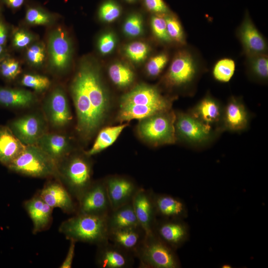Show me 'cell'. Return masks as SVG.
<instances>
[{
	"instance_id": "10",
	"label": "cell",
	"mask_w": 268,
	"mask_h": 268,
	"mask_svg": "<svg viewBox=\"0 0 268 268\" xmlns=\"http://www.w3.org/2000/svg\"><path fill=\"white\" fill-rule=\"evenodd\" d=\"M76 201V213L107 216L112 210L104 179L93 181Z\"/></svg>"
},
{
	"instance_id": "20",
	"label": "cell",
	"mask_w": 268,
	"mask_h": 268,
	"mask_svg": "<svg viewBox=\"0 0 268 268\" xmlns=\"http://www.w3.org/2000/svg\"><path fill=\"white\" fill-rule=\"evenodd\" d=\"M14 134L25 145H35L44 134L41 119L35 115H27L10 123L9 127Z\"/></svg>"
},
{
	"instance_id": "30",
	"label": "cell",
	"mask_w": 268,
	"mask_h": 268,
	"mask_svg": "<svg viewBox=\"0 0 268 268\" xmlns=\"http://www.w3.org/2000/svg\"><path fill=\"white\" fill-rule=\"evenodd\" d=\"M126 126V124H123L102 129L98 134L93 145L85 153V155L90 157L111 145Z\"/></svg>"
},
{
	"instance_id": "17",
	"label": "cell",
	"mask_w": 268,
	"mask_h": 268,
	"mask_svg": "<svg viewBox=\"0 0 268 268\" xmlns=\"http://www.w3.org/2000/svg\"><path fill=\"white\" fill-rule=\"evenodd\" d=\"M223 107L218 100L207 93L188 112L205 126L221 134Z\"/></svg>"
},
{
	"instance_id": "5",
	"label": "cell",
	"mask_w": 268,
	"mask_h": 268,
	"mask_svg": "<svg viewBox=\"0 0 268 268\" xmlns=\"http://www.w3.org/2000/svg\"><path fill=\"white\" fill-rule=\"evenodd\" d=\"M88 157L86 155H68L57 164V179L76 201L93 182L92 166Z\"/></svg>"
},
{
	"instance_id": "14",
	"label": "cell",
	"mask_w": 268,
	"mask_h": 268,
	"mask_svg": "<svg viewBox=\"0 0 268 268\" xmlns=\"http://www.w3.org/2000/svg\"><path fill=\"white\" fill-rule=\"evenodd\" d=\"M134 256L109 241L97 246L95 264L101 268H130Z\"/></svg>"
},
{
	"instance_id": "13",
	"label": "cell",
	"mask_w": 268,
	"mask_h": 268,
	"mask_svg": "<svg viewBox=\"0 0 268 268\" xmlns=\"http://www.w3.org/2000/svg\"><path fill=\"white\" fill-rule=\"evenodd\" d=\"M250 115L242 98L232 96L224 106L220 129L222 132H240L249 126Z\"/></svg>"
},
{
	"instance_id": "49",
	"label": "cell",
	"mask_w": 268,
	"mask_h": 268,
	"mask_svg": "<svg viewBox=\"0 0 268 268\" xmlns=\"http://www.w3.org/2000/svg\"><path fill=\"white\" fill-rule=\"evenodd\" d=\"M5 46H0V61L5 56Z\"/></svg>"
},
{
	"instance_id": "7",
	"label": "cell",
	"mask_w": 268,
	"mask_h": 268,
	"mask_svg": "<svg viewBox=\"0 0 268 268\" xmlns=\"http://www.w3.org/2000/svg\"><path fill=\"white\" fill-rule=\"evenodd\" d=\"M134 257L139 260L141 268H178L181 266L175 250L153 232L145 234Z\"/></svg>"
},
{
	"instance_id": "38",
	"label": "cell",
	"mask_w": 268,
	"mask_h": 268,
	"mask_svg": "<svg viewBox=\"0 0 268 268\" xmlns=\"http://www.w3.org/2000/svg\"><path fill=\"white\" fill-rule=\"evenodd\" d=\"M21 83L23 85L37 91H43L50 85V81L46 76L31 74H24Z\"/></svg>"
},
{
	"instance_id": "51",
	"label": "cell",
	"mask_w": 268,
	"mask_h": 268,
	"mask_svg": "<svg viewBox=\"0 0 268 268\" xmlns=\"http://www.w3.org/2000/svg\"><path fill=\"white\" fill-rule=\"evenodd\" d=\"M126 0L128 1H130V2H131V1H134V0Z\"/></svg>"
},
{
	"instance_id": "34",
	"label": "cell",
	"mask_w": 268,
	"mask_h": 268,
	"mask_svg": "<svg viewBox=\"0 0 268 268\" xmlns=\"http://www.w3.org/2000/svg\"><path fill=\"white\" fill-rule=\"evenodd\" d=\"M151 27L154 36L165 43L172 42L167 31L165 14H155L151 17Z\"/></svg>"
},
{
	"instance_id": "27",
	"label": "cell",
	"mask_w": 268,
	"mask_h": 268,
	"mask_svg": "<svg viewBox=\"0 0 268 268\" xmlns=\"http://www.w3.org/2000/svg\"><path fill=\"white\" fill-rule=\"evenodd\" d=\"M108 230L140 227L134 213L132 201L114 209L106 216Z\"/></svg>"
},
{
	"instance_id": "47",
	"label": "cell",
	"mask_w": 268,
	"mask_h": 268,
	"mask_svg": "<svg viewBox=\"0 0 268 268\" xmlns=\"http://www.w3.org/2000/svg\"><path fill=\"white\" fill-rule=\"evenodd\" d=\"M7 36V27L3 21L0 19V46H5Z\"/></svg>"
},
{
	"instance_id": "22",
	"label": "cell",
	"mask_w": 268,
	"mask_h": 268,
	"mask_svg": "<svg viewBox=\"0 0 268 268\" xmlns=\"http://www.w3.org/2000/svg\"><path fill=\"white\" fill-rule=\"evenodd\" d=\"M24 207L32 222L33 234L49 228L52 221L53 208L43 200L38 193L25 201Z\"/></svg>"
},
{
	"instance_id": "23",
	"label": "cell",
	"mask_w": 268,
	"mask_h": 268,
	"mask_svg": "<svg viewBox=\"0 0 268 268\" xmlns=\"http://www.w3.org/2000/svg\"><path fill=\"white\" fill-rule=\"evenodd\" d=\"M35 145L57 165L69 154L68 140L66 136L62 134L44 133L40 136Z\"/></svg>"
},
{
	"instance_id": "16",
	"label": "cell",
	"mask_w": 268,
	"mask_h": 268,
	"mask_svg": "<svg viewBox=\"0 0 268 268\" xmlns=\"http://www.w3.org/2000/svg\"><path fill=\"white\" fill-rule=\"evenodd\" d=\"M38 193L53 209L59 208L67 214L76 213L77 203L75 200L58 180L49 181Z\"/></svg>"
},
{
	"instance_id": "25",
	"label": "cell",
	"mask_w": 268,
	"mask_h": 268,
	"mask_svg": "<svg viewBox=\"0 0 268 268\" xmlns=\"http://www.w3.org/2000/svg\"><path fill=\"white\" fill-rule=\"evenodd\" d=\"M154 201L157 216L164 219H182L187 216L186 206L178 198L154 193Z\"/></svg>"
},
{
	"instance_id": "45",
	"label": "cell",
	"mask_w": 268,
	"mask_h": 268,
	"mask_svg": "<svg viewBox=\"0 0 268 268\" xmlns=\"http://www.w3.org/2000/svg\"><path fill=\"white\" fill-rule=\"evenodd\" d=\"M32 41V37L28 33L19 30L16 32L12 39V43L17 48H23L27 47Z\"/></svg>"
},
{
	"instance_id": "3",
	"label": "cell",
	"mask_w": 268,
	"mask_h": 268,
	"mask_svg": "<svg viewBox=\"0 0 268 268\" xmlns=\"http://www.w3.org/2000/svg\"><path fill=\"white\" fill-rule=\"evenodd\" d=\"M183 47L173 57L164 82L167 87L181 89L191 96L195 93L199 79L205 68L196 50L186 45Z\"/></svg>"
},
{
	"instance_id": "21",
	"label": "cell",
	"mask_w": 268,
	"mask_h": 268,
	"mask_svg": "<svg viewBox=\"0 0 268 268\" xmlns=\"http://www.w3.org/2000/svg\"><path fill=\"white\" fill-rule=\"evenodd\" d=\"M48 51L50 63L54 68L62 70L68 66L71 47L68 37L62 29H57L50 35Z\"/></svg>"
},
{
	"instance_id": "39",
	"label": "cell",
	"mask_w": 268,
	"mask_h": 268,
	"mask_svg": "<svg viewBox=\"0 0 268 268\" xmlns=\"http://www.w3.org/2000/svg\"><path fill=\"white\" fill-rule=\"evenodd\" d=\"M121 14V8L117 3L111 0L102 4L99 8L100 18L106 22H112L117 19Z\"/></svg>"
},
{
	"instance_id": "37",
	"label": "cell",
	"mask_w": 268,
	"mask_h": 268,
	"mask_svg": "<svg viewBox=\"0 0 268 268\" xmlns=\"http://www.w3.org/2000/svg\"><path fill=\"white\" fill-rule=\"evenodd\" d=\"M168 61V55L165 52L152 57L146 65L147 73L152 77L158 76L165 67Z\"/></svg>"
},
{
	"instance_id": "50",
	"label": "cell",
	"mask_w": 268,
	"mask_h": 268,
	"mask_svg": "<svg viewBox=\"0 0 268 268\" xmlns=\"http://www.w3.org/2000/svg\"><path fill=\"white\" fill-rule=\"evenodd\" d=\"M222 267L223 268H231V266L230 265H225L222 266Z\"/></svg>"
},
{
	"instance_id": "19",
	"label": "cell",
	"mask_w": 268,
	"mask_h": 268,
	"mask_svg": "<svg viewBox=\"0 0 268 268\" xmlns=\"http://www.w3.org/2000/svg\"><path fill=\"white\" fill-rule=\"evenodd\" d=\"M45 108L47 119L54 127H64L71 119L67 98L61 88L53 90L48 98Z\"/></svg>"
},
{
	"instance_id": "9",
	"label": "cell",
	"mask_w": 268,
	"mask_h": 268,
	"mask_svg": "<svg viewBox=\"0 0 268 268\" xmlns=\"http://www.w3.org/2000/svg\"><path fill=\"white\" fill-rule=\"evenodd\" d=\"M175 119L176 114L170 109L141 120L139 134L154 145L173 144L177 141Z\"/></svg>"
},
{
	"instance_id": "6",
	"label": "cell",
	"mask_w": 268,
	"mask_h": 268,
	"mask_svg": "<svg viewBox=\"0 0 268 268\" xmlns=\"http://www.w3.org/2000/svg\"><path fill=\"white\" fill-rule=\"evenodd\" d=\"M6 167L17 173L34 178L58 176L57 164L36 145H26Z\"/></svg>"
},
{
	"instance_id": "11",
	"label": "cell",
	"mask_w": 268,
	"mask_h": 268,
	"mask_svg": "<svg viewBox=\"0 0 268 268\" xmlns=\"http://www.w3.org/2000/svg\"><path fill=\"white\" fill-rule=\"evenodd\" d=\"M236 34L245 56L268 54V42L256 27L247 11Z\"/></svg>"
},
{
	"instance_id": "24",
	"label": "cell",
	"mask_w": 268,
	"mask_h": 268,
	"mask_svg": "<svg viewBox=\"0 0 268 268\" xmlns=\"http://www.w3.org/2000/svg\"><path fill=\"white\" fill-rule=\"evenodd\" d=\"M145 235V233L141 227L118 229L109 231L108 240L134 256V254L143 240Z\"/></svg>"
},
{
	"instance_id": "40",
	"label": "cell",
	"mask_w": 268,
	"mask_h": 268,
	"mask_svg": "<svg viewBox=\"0 0 268 268\" xmlns=\"http://www.w3.org/2000/svg\"><path fill=\"white\" fill-rule=\"evenodd\" d=\"M124 33L131 37H136L140 35L143 31V22L140 16L133 14L125 21L123 26Z\"/></svg>"
},
{
	"instance_id": "44",
	"label": "cell",
	"mask_w": 268,
	"mask_h": 268,
	"mask_svg": "<svg viewBox=\"0 0 268 268\" xmlns=\"http://www.w3.org/2000/svg\"><path fill=\"white\" fill-rule=\"evenodd\" d=\"M144 2L147 9L155 14L170 13L168 7L163 0H144Z\"/></svg>"
},
{
	"instance_id": "32",
	"label": "cell",
	"mask_w": 268,
	"mask_h": 268,
	"mask_svg": "<svg viewBox=\"0 0 268 268\" xmlns=\"http://www.w3.org/2000/svg\"><path fill=\"white\" fill-rule=\"evenodd\" d=\"M235 67V62L233 59L229 58L219 59L213 67V77L218 81L228 82L234 74Z\"/></svg>"
},
{
	"instance_id": "4",
	"label": "cell",
	"mask_w": 268,
	"mask_h": 268,
	"mask_svg": "<svg viewBox=\"0 0 268 268\" xmlns=\"http://www.w3.org/2000/svg\"><path fill=\"white\" fill-rule=\"evenodd\" d=\"M106 216L75 213L61 223L59 231L69 241L97 246L109 241Z\"/></svg>"
},
{
	"instance_id": "26",
	"label": "cell",
	"mask_w": 268,
	"mask_h": 268,
	"mask_svg": "<svg viewBox=\"0 0 268 268\" xmlns=\"http://www.w3.org/2000/svg\"><path fill=\"white\" fill-rule=\"evenodd\" d=\"M9 127H0V163L7 166L24 149Z\"/></svg>"
},
{
	"instance_id": "48",
	"label": "cell",
	"mask_w": 268,
	"mask_h": 268,
	"mask_svg": "<svg viewBox=\"0 0 268 268\" xmlns=\"http://www.w3.org/2000/svg\"><path fill=\"white\" fill-rule=\"evenodd\" d=\"M3 1L8 6L15 9L20 7L23 4L24 0H3Z\"/></svg>"
},
{
	"instance_id": "35",
	"label": "cell",
	"mask_w": 268,
	"mask_h": 268,
	"mask_svg": "<svg viewBox=\"0 0 268 268\" xmlns=\"http://www.w3.org/2000/svg\"><path fill=\"white\" fill-rule=\"evenodd\" d=\"M149 51V46L145 43L139 41L130 43L125 48L126 56L135 62L143 61L148 54Z\"/></svg>"
},
{
	"instance_id": "15",
	"label": "cell",
	"mask_w": 268,
	"mask_h": 268,
	"mask_svg": "<svg viewBox=\"0 0 268 268\" xmlns=\"http://www.w3.org/2000/svg\"><path fill=\"white\" fill-rule=\"evenodd\" d=\"M153 232L175 251L187 241L189 237L188 227L182 219H157Z\"/></svg>"
},
{
	"instance_id": "33",
	"label": "cell",
	"mask_w": 268,
	"mask_h": 268,
	"mask_svg": "<svg viewBox=\"0 0 268 268\" xmlns=\"http://www.w3.org/2000/svg\"><path fill=\"white\" fill-rule=\"evenodd\" d=\"M168 34L172 42L181 46L186 45V37L178 18L174 14L168 13L165 14Z\"/></svg>"
},
{
	"instance_id": "43",
	"label": "cell",
	"mask_w": 268,
	"mask_h": 268,
	"mask_svg": "<svg viewBox=\"0 0 268 268\" xmlns=\"http://www.w3.org/2000/svg\"><path fill=\"white\" fill-rule=\"evenodd\" d=\"M116 45V38L112 33L108 32L103 34L99 39L98 48L103 55L110 53Z\"/></svg>"
},
{
	"instance_id": "29",
	"label": "cell",
	"mask_w": 268,
	"mask_h": 268,
	"mask_svg": "<svg viewBox=\"0 0 268 268\" xmlns=\"http://www.w3.org/2000/svg\"><path fill=\"white\" fill-rule=\"evenodd\" d=\"M246 56V72L249 78L261 83H266L268 79V54H256Z\"/></svg>"
},
{
	"instance_id": "36",
	"label": "cell",
	"mask_w": 268,
	"mask_h": 268,
	"mask_svg": "<svg viewBox=\"0 0 268 268\" xmlns=\"http://www.w3.org/2000/svg\"><path fill=\"white\" fill-rule=\"evenodd\" d=\"M20 72V65L13 58L5 56L0 61V74L5 79H14Z\"/></svg>"
},
{
	"instance_id": "18",
	"label": "cell",
	"mask_w": 268,
	"mask_h": 268,
	"mask_svg": "<svg viewBox=\"0 0 268 268\" xmlns=\"http://www.w3.org/2000/svg\"><path fill=\"white\" fill-rule=\"evenodd\" d=\"M104 180L112 209L131 202L139 188L125 177L111 176Z\"/></svg>"
},
{
	"instance_id": "1",
	"label": "cell",
	"mask_w": 268,
	"mask_h": 268,
	"mask_svg": "<svg viewBox=\"0 0 268 268\" xmlns=\"http://www.w3.org/2000/svg\"><path fill=\"white\" fill-rule=\"evenodd\" d=\"M71 93L77 115V128L85 137L99 127L108 107V98L97 70L83 64L71 85Z\"/></svg>"
},
{
	"instance_id": "46",
	"label": "cell",
	"mask_w": 268,
	"mask_h": 268,
	"mask_svg": "<svg viewBox=\"0 0 268 268\" xmlns=\"http://www.w3.org/2000/svg\"><path fill=\"white\" fill-rule=\"evenodd\" d=\"M69 245L67 255L61 265V268H70L73 263L75 254V248L76 242L73 240H69Z\"/></svg>"
},
{
	"instance_id": "31",
	"label": "cell",
	"mask_w": 268,
	"mask_h": 268,
	"mask_svg": "<svg viewBox=\"0 0 268 268\" xmlns=\"http://www.w3.org/2000/svg\"><path fill=\"white\" fill-rule=\"evenodd\" d=\"M108 73L113 82L119 87L129 85L134 78L133 70L121 63H115L111 65L108 69Z\"/></svg>"
},
{
	"instance_id": "28",
	"label": "cell",
	"mask_w": 268,
	"mask_h": 268,
	"mask_svg": "<svg viewBox=\"0 0 268 268\" xmlns=\"http://www.w3.org/2000/svg\"><path fill=\"white\" fill-rule=\"evenodd\" d=\"M34 95L27 90L0 87V105L19 108L30 106L35 102Z\"/></svg>"
},
{
	"instance_id": "2",
	"label": "cell",
	"mask_w": 268,
	"mask_h": 268,
	"mask_svg": "<svg viewBox=\"0 0 268 268\" xmlns=\"http://www.w3.org/2000/svg\"><path fill=\"white\" fill-rule=\"evenodd\" d=\"M172 101L155 87L138 85L122 97L118 118L121 122L142 120L170 110Z\"/></svg>"
},
{
	"instance_id": "41",
	"label": "cell",
	"mask_w": 268,
	"mask_h": 268,
	"mask_svg": "<svg viewBox=\"0 0 268 268\" xmlns=\"http://www.w3.org/2000/svg\"><path fill=\"white\" fill-rule=\"evenodd\" d=\"M50 16L40 9L29 8L26 13V19L29 23L36 25H43L50 21Z\"/></svg>"
},
{
	"instance_id": "8",
	"label": "cell",
	"mask_w": 268,
	"mask_h": 268,
	"mask_svg": "<svg viewBox=\"0 0 268 268\" xmlns=\"http://www.w3.org/2000/svg\"><path fill=\"white\" fill-rule=\"evenodd\" d=\"M175 128L177 140L194 148L209 145L220 134L202 124L189 112L176 114Z\"/></svg>"
},
{
	"instance_id": "12",
	"label": "cell",
	"mask_w": 268,
	"mask_h": 268,
	"mask_svg": "<svg viewBox=\"0 0 268 268\" xmlns=\"http://www.w3.org/2000/svg\"><path fill=\"white\" fill-rule=\"evenodd\" d=\"M154 194V193L151 190L139 187L132 201L139 226L145 234L153 232L157 219Z\"/></svg>"
},
{
	"instance_id": "42",
	"label": "cell",
	"mask_w": 268,
	"mask_h": 268,
	"mask_svg": "<svg viewBox=\"0 0 268 268\" xmlns=\"http://www.w3.org/2000/svg\"><path fill=\"white\" fill-rule=\"evenodd\" d=\"M27 57L29 62L34 66L42 65L45 58V50L41 44H35L31 46L27 51Z\"/></svg>"
}]
</instances>
